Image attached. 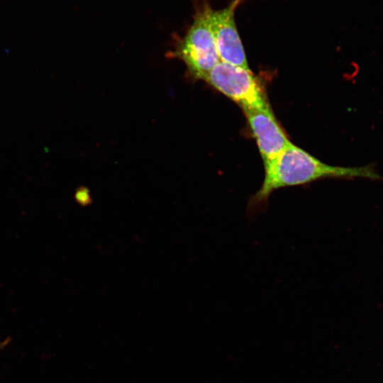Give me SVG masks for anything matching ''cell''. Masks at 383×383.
Instances as JSON below:
<instances>
[{
    "instance_id": "obj_1",
    "label": "cell",
    "mask_w": 383,
    "mask_h": 383,
    "mask_svg": "<svg viewBox=\"0 0 383 383\" xmlns=\"http://www.w3.org/2000/svg\"><path fill=\"white\" fill-rule=\"evenodd\" d=\"M264 168L261 187L248 201V211L250 213L265 209L271 194L280 188L306 184L326 178H381L370 165L360 167L330 165L292 143L275 160L264 165Z\"/></svg>"
},
{
    "instance_id": "obj_2",
    "label": "cell",
    "mask_w": 383,
    "mask_h": 383,
    "mask_svg": "<svg viewBox=\"0 0 383 383\" xmlns=\"http://www.w3.org/2000/svg\"><path fill=\"white\" fill-rule=\"evenodd\" d=\"M211 10L206 4L197 11L193 23L174 52L185 63L191 75L197 79L204 80L221 61L210 26Z\"/></svg>"
},
{
    "instance_id": "obj_3",
    "label": "cell",
    "mask_w": 383,
    "mask_h": 383,
    "mask_svg": "<svg viewBox=\"0 0 383 383\" xmlns=\"http://www.w3.org/2000/svg\"><path fill=\"white\" fill-rule=\"evenodd\" d=\"M204 81L236 103L243 112L272 109L261 82L250 70L220 61Z\"/></svg>"
},
{
    "instance_id": "obj_4",
    "label": "cell",
    "mask_w": 383,
    "mask_h": 383,
    "mask_svg": "<svg viewBox=\"0 0 383 383\" xmlns=\"http://www.w3.org/2000/svg\"><path fill=\"white\" fill-rule=\"evenodd\" d=\"M231 6L210 13V26L221 61L250 70Z\"/></svg>"
},
{
    "instance_id": "obj_5",
    "label": "cell",
    "mask_w": 383,
    "mask_h": 383,
    "mask_svg": "<svg viewBox=\"0 0 383 383\" xmlns=\"http://www.w3.org/2000/svg\"><path fill=\"white\" fill-rule=\"evenodd\" d=\"M264 165L275 160L291 143L272 109L244 112Z\"/></svg>"
},
{
    "instance_id": "obj_6",
    "label": "cell",
    "mask_w": 383,
    "mask_h": 383,
    "mask_svg": "<svg viewBox=\"0 0 383 383\" xmlns=\"http://www.w3.org/2000/svg\"><path fill=\"white\" fill-rule=\"evenodd\" d=\"M241 0H234L232 4L230 5L233 9H235L237 6L239 4L240 1Z\"/></svg>"
},
{
    "instance_id": "obj_7",
    "label": "cell",
    "mask_w": 383,
    "mask_h": 383,
    "mask_svg": "<svg viewBox=\"0 0 383 383\" xmlns=\"http://www.w3.org/2000/svg\"><path fill=\"white\" fill-rule=\"evenodd\" d=\"M7 343H8V340H4L3 342H0V350L4 348Z\"/></svg>"
}]
</instances>
